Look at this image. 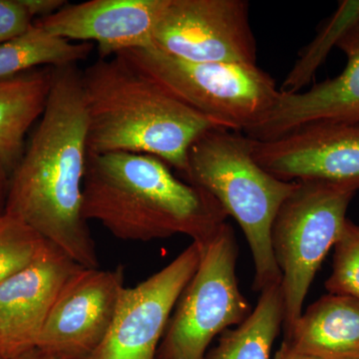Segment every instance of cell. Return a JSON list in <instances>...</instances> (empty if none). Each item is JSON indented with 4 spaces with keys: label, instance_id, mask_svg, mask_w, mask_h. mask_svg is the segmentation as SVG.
Returning a JSON list of instances; mask_svg holds the SVG:
<instances>
[{
    "label": "cell",
    "instance_id": "cell-1",
    "mask_svg": "<svg viewBox=\"0 0 359 359\" xmlns=\"http://www.w3.org/2000/svg\"><path fill=\"white\" fill-rule=\"evenodd\" d=\"M88 116L77 65L54 68L50 94L9 177L6 212L84 268H99L83 216Z\"/></svg>",
    "mask_w": 359,
    "mask_h": 359
},
{
    "label": "cell",
    "instance_id": "cell-2",
    "mask_svg": "<svg viewBox=\"0 0 359 359\" xmlns=\"http://www.w3.org/2000/svg\"><path fill=\"white\" fill-rule=\"evenodd\" d=\"M83 216L119 240L149 242L182 233L200 245L228 218L211 194L177 178L159 158L129 152L88 153Z\"/></svg>",
    "mask_w": 359,
    "mask_h": 359
},
{
    "label": "cell",
    "instance_id": "cell-3",
    "mask_svg": "<svg viewBox=\"0 0 359 359\" xmlns=\"http://www.w3.org/2000/svg\"><path fill=\"white\" fill-rule=\"evenodd\" d=\"M88 153L159 158L183 176L194 142L212 127L204 116L139 72L126 59L100 58L81 71Z\"/></svg>",
    "mask_w": 359,
    "mask_h": 359
},
{
    "label": "cell",
    "instance_id": "cell-4",
    "mask_svg": "<svg viewBox=\"0 0 359 359\" xmlns=\"http://www.w3.org/2000/svg\"><path fill=\"white\" fill-rule=\"evenodd\" d=\"M254 147L255 141L240 131L212 127L189 149L183 177L211 194L240 224L254 259V290L263 292L282 283L271 229L297 182L276 178L259 166Z\"/></svg>",
    "mask_w": 359,
    "mask_h": 359
},
{
    "label": "cell",
    "instance_id": "cell-5",
    "mask_svg": "<svg viewBox=\"0 0 359 359\" xmlns=\"http://www.w3.org/2000/svg\"><path fill=\"white\" fill-rule=\"evenodd\" d=\"M117 55L221 128L247 131L263 119L280 95L275 80L257 65L190 62L155 47Z\"/></svg>",
    "mask_w": 359,
    "mask_h": 359
},
{
    "label": "cell",
    "instance_id": "cell-6",
    "mask_svg": "<svg viewBox=\"0 0 359 359\" xmlns=\"http://www.w3.org/2000/svg\"><path fill=\"white\" fill-rule=\"evenodd\" d=\"M355 193L330 182L297 181L276 215L271 245L282 273L285 335L301 318L309 287L344 231L347 208Z\"/></svg>",
    "mask_w": 359,
    "mask_h": 359
},
{
    "label": "cell",
    "instance_id": "cell-7",
    "mask_svg": "<svg viewBox=\"0 0 359 359\" xmlns=\"http://www.w3.org/2000/svg\"><path fill=\"white\" fill-rule=\"evenodd\" d=\"M200 248L199 266L180 295L158 359H205L216 335L240 325L252 313L238 289V245L233 228L224 223Z\"/></svg>",
    "mask_w": 359,
    "mask_h": 359
},
{
    "label": "cell",
    "instance_id": "cell-8",
    "mask_svg": "<svg viewBox=\"0 0 359 359\" xmlns=\"http://www.w3.org/2000/svg\"><path fill=\"white\" fill-rule=\"evenodd\" d=\"M153 43L158 50L190 62L257 65L245 0H168Z\"/></svg>",
    "mask_w": 359,
    "mask_h": 359
},
{
    "label": "cell",
    "instance_id": "cell-9",
    "mask_svg": "<svg viewBox=\"0 0 359 359\" xmlns=\"http://www.w3.org/2000/svg\"><path fill=\"white\" fill-rule=\"evenodd\" d=\"M200 259V245L193 242L155 275L124 287L109 330L88 359H158L168 323Z\"/></svg>",
    "mask_w": 359,
    "mask_h": 359
},
{
    "label": "cell",
    "instance_id": "cell-10",
    "mask_svg": "<svg viewBox=\"0 0 359 359\" xmlns=\"http://www.w3.org/2000/svg\"><path fill=\"white\" fill-rule=\"evenodd\" d=\"M124 287L122 266L78 269L52 306L35 347L56 359H88L107 334Z\"/></svg>",
    "mask_w": 359,
    "mask_h": 359
},
{
    "label": "cell",
    "instance_id": "cell-11",
    "mask_svg": "<svg viewBox=\"0 0 359 359\" xmlns=\"http://www.w3.org/2000/svg\"><path fill=\"white\" fill-rule=\"evenodd\" d=\"M254 158L283 181L320 180L358 192L359 122L311 123L271 141H255Z\"/></svg>",
    "mask_w": 359,
    "mask_h": 359
},
{
    "label": "cell",
    "instance_id": "cell-12",
    "mask_svg": "<svg viewBox=\"0 0 359 359\" xmlns=\"http://www.w3.org/2000/svg\"><path fill=\"white\" fill-rule=\"evenodd\" d=\"M82 266L45 243L25 268L0 283V354L13 359L36 346L45 321L68 280Z\"/></svg>",
    "mask_w": 359,
    "mask_h": 359
},
{
    "label": "cell",
    "instance_id": "cell-13",
    "mask_svg": "<svg viewBox=\"0 0 359 359\" xmlns=\"http://www.w3.org/2000/svg\"><path fill=\"white\" fill-rule=\"evenodd\" d=\"M168 0H90L66 4L35 20L55 36L98 46L100 58L153 47V37Z\"/></svg>",
    "mask_w": 359,
    "mask_h": 359
},
{
    "label": "cell",
    "instance_id": "cell-14",
    "mask_svg": "<svg viewBox=\"0 0 359 359\" xmlns=\"http://www.w3.org/2000/svg\"><path fill=\"white\" fill-rule=\"evenodd\" d=\"M337 47L346 54V68L309 91L283 93L257 125L245 134L268 142L318 122H359V18L342 33Z\"/></svg>",
    "mask_w": 359,
    "mask_h": 359
},
{
    "label": "cell",
    "instance_id": "cell-15",
    "mask_svg": "<svg viewBox=\"0 0 359 359\" xmlns=\"http://www.w3.org/2000/svg\"><path fill=\"white\" fill-rule=\"evenodd\" d=\"M283 342L320 359H359V301L325 295L302 313Z\"/></svg>",
    "mask_w": 359,
    "mask_h": 359
},
{
    "label": "cell",
    "instance_id": "cell-16",
    "mask_svg": "<svg viewBox=\"0 0 359 359\" xmlns=\"http://www.w3.org/2000/svg\"><path fill=\"white\" fill-rule=\"evenodd\" d=\"M54 67L0 79V164L9 177L25 153L26 137L43 114Z\"/></svg>",
    "mask_w": 359,
    "mask_h": 359
},
{
    "label": "cell",
    "instance_id": "cell-17",
    "mask_svg": "<svg viewBox=\"0 0 359 359\" xmlns=\"http://www.w3.org/2000/svg\"><path fill=\"white\" fill-rule=\"evenodd\" d=\"M282 283L261 292L256 309L233 330L224 332L205 359H271V347L283 325Z\"/></svg>",
    "mask_w": 359,
    "mask_h": 359
},
{
    "label": "cell",
    "instance_id": "cell-18",
    "mask_svg": "<svg viewBox=\"0 0 359 359\" xmlns=\"http://www.w3.org/2000/svg\"><path fill=\"white\" fill-rule=\"evenodd\" d=\"M93 49V43H74L33 22L20 36L0 45V79L40 67L77 65L88 58Z\"/></svg>",
    "mask_w": 359,
    "mask_h": 359
},
{
    "label": "cell",
    "instance_id": "cell-19",
    "mask_svg": "<svg viewBox=\"0 0 359 359\" xmlns=\"http://www.w3.org/2000/svg\"><path fill=\"white\" fill-rule=\"evenodd\" d=\"M359 18V0L339 2L334 15L321 28L316 39L302 53L294 68L289 73L282 88L283 93H297L311 81L318 66L325 61L330 49L337 46L342 33Z\"/></svg>",
    "mask_w": 359,
    "mask_h": 359
},
{
    "label": "cell",
    "instance_id": "cell-20",
    "mask_svg": "<svg viewBox=\"0 0 359 359\" xmlns=\"http://www.w3.org/2000/svg\"><path fill=\"white\" fill-rule=\"evenodd\" d=\"M46 242L25 222L4 212L0 216V283L29 264Z\"/></svg>",
    "mask_w": 359,
    "mask_h": 359
},
{
    "label": "cell",
    "instance_id": "cell-21",
    "mask_svg": "<svg viewBox=\"0 0 359 359\" xmlns=\"http://www.w3.org/2000/svg\"><path fill=\"white\" fill-rule=\"evenodd\" d=\"M325 289L359 301V226L349 219L334 245V266Z\"/></svg>",
    "mask_w": 359,
    "mask_h": 359
},
{
    "label": "cell",
    "instance_id": "cell-22",
    "mask_svg": "<svg viewBox=\"0 0 359 359\" xmlns=\"http://www.w3.org/2000/svg\"><path fill=\"white\" fill-rule=\"evenodd\" d=\"M33 22L21 0H0V45L20 36Z\"/></svg>",
    "mask_w": 359,
    "mask_h": 359
},
{
    "label": "cell",
    "instance_id": "cell-23",
    "mask_svg": "<svg viewBox=\"0 0 359 359\" xmlns=\"http://www.w3.org/2000/svg\"><path fill=\"white\" fill-rule=\"evenodd\" d=\"M33 20L48 18L68 4L65 0H21Z\"/></svg>",
    "mask_w": 359,
    "mask_h": 359
},
{
    "label": "cell",
    "instance_id": "cell-24",
    "mask_svg": "<svg viewBox=\"0 0 359 359\" xmlns=\"http://www.w3.org/2000/svg\"><path fill=\"white\" fill-rule=\"evenodd\" d=\"M275 359H320L309 354L299 353L290 347L289 344L283 342L282 346L276 353Z\"/></svg>",
    "mask_w": 359,
    "mask_h": 359
},
{
    "label": "cell",
    "instance_id": "cell-25",
    "mask_svg": "<svg viewBox=\"0 0 359 359\" xmlns=\"http://www.w3.org/2000/svg\"><path fill=\"white\" fill-rule=\"evenodd\" d=\"M9 175L0 164V216L6 212L7 188H8Z\"/></svg>",
    "mask_w": 359,
    "mask_h": 359
},
{
    "label": "cell",
    "instance_id": "cell-26",
    "mask_svg": "<svg viewBox=\"0 0 359 359\" xmlns=\"http://www.w3.org/2000/svg\"><path fill=\"white\" fill-rule=\"evenodd\" d=\"M13 359H56L52 358L51 355L44 353L43 351L39 348V347H33V348L28 349L25 353L20 354Z\"/></svg>",
    "mask_w": 359,
    "mask_h": 359
},
{
    "label": "cell",
    "instance_id": "cell-27",
    "mask_svg": "<svg viewBox=\"0 0 359 359\" xmlns=\"http://www.w3.org/2000/svg\"><path fill=\"white\" fill-rule=\"evenodd\" d=\"M0 359H7V358H4V356H2L1 354H0Z\"/></svg>",
    "mask_w": 359,
    "mask_h": 359
}]
</instances>
